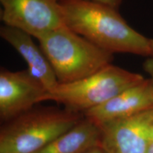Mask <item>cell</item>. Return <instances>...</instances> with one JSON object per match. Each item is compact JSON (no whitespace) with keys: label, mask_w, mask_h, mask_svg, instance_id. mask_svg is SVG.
<instances>
[{"label":"cell","mask_w":153,"mask_h":153,"mask_svg":"<svg viewBox=\"0 0 153 153\" xmlns=\"http://www.w3.org/2000/svg\"><path fill=\"white\" fill-rule=\"evenodd\" d=\"M80 113L54 107L33 108L9 120L0 133V153H34L72 129Z\"/></svg>","instance_id":"3957f363"},{"label":"cell","mask_w":153,"mask_h":153,"mask_svg":"<svg viewBox=\"0 0 153 153\" xmlns=\"http://www.w3.org/2000/svg\"><path fill=\"white\" fill-rule=\"evenodd\" d=\"M0 36L24 58L28 65L27 70L47 91L53 90L59 85L51 63L41 48L34 43L31 36L4 25L0 27Z\"/></svg>","instance_id":"9c48e42d"},{"label":"cell","mask_w":153,"mask_h":153,"mask_svg":"<svg viewBox=\"0 0 153 153\" xmlns=\"http://www.w3.org/2000/svg\"><path fill=\"white\" fill-rule=\"evenodd\" d=\"M98 126L106 153H145L152 140L153 108Z\"/></svg>","instance_id":"8992f818"},{"label":"cell","mask_w":153,"mask_h":153,"mask_svg":"<svg viewBox=\"0 0 153 153\" xmlns=\"http://www.w3.org/2000/svg\"><path fill=\"white\" fill-rule=\"evenodd\" d=\"M59 84L73 82L111 64L114 54L94 45L66 26L38 38Z\"/></svg>","instance_id":"7a4b0ae2"},{"label":"cell","mask_w":153,"mask_h":153,"mask_svg":"<svg viewBox=\"0 0 153 153\" xmlns=\"http://www.w3.org/2000/svg\"><path fill=\"white\" fill-rule=\"evenodd\" d=\"M0 18L4 26L17 28L36 38L65 26L57 0H0Z\"/></svg>","instance_id":"5b68a950"},{"label":"cell","mask_w":153,"mask_h":153,"mask_svg":"<svg viewBox=\"0 0 153 153\" xmlns=\"http://www.w3.org/2000/svg\"><path fill=\"white\" fill-rule=\"evenodd\" d=\"M145 153H153V140L150 141V144L148 145V148L147 149Z\"/></svg>","instance_id":"5bb4252c"},{"label":"cell","mask_w":153,"mask_h":153,"mask_svg":"<svg viewBox=\"0 0 153 153\" xmlns=\"http://www.w3.org/2000/svg\"><path fill=\"white\" fill-rule=\"evenodd\" d=\"M65 25L112 54L150 56V38L128 24L117 9L88 0H61Z\"/></svg>","instance_id":"6da1fadb"},{"label":"cell","mask_w":153,"mask_h":153,"mask_svg":"<svg viewBox=\"0 0 153 153\" xmlns=\"http://www.w3.org/2000/svg\"><path fill=\"white\" fill-rule=\"evenodd\" d=\"M153 108V85L150 78L126 89L83 115L97 125L129 117Z\"/></svg>","instance_id":"ba28073f"},{"label":"cell","mask_w":153,"mask_h":153,"mask_svg":"<svg viewBox=\"0 0 153 153\" xmlns=\"http://www.w3.org/2000/svg\"><path fill=\"white\" fill-rule=\"evenodd\" d=\"M88 1H94L99 4H102L107 5L108 7H112V8L118 9L119 7L123 2V0H88Z\"/></svg>","instance_id":"8fae6325"},{"label":"cell","mask_w":153,"mask_h":153,"mask_svg":"<svg viewBox=\"0 0 153 153\" xmlns=\"http://www.w3.org/2000/svg\"><path fill=\"white\" fill-rule=\"evenodd\" d=\"M47 92L43 85L28 70L0 71V118L4 122L14 119L41 102Z\"/></svg>","instance_id":"52a82bcc"},{"label":"cell","mask_w":153,"mask_h":153,"mask_svg":"<svg viewBox=\"0 0 153 153\" xmlns=\"http://www.w3.org/2000/svg\"><path fill=\"white\" fill-rule=\"evenodd\" d=\"M101 130L84 118L72 129L34 153H86L100 147Z\"/></svg>","instance_id":"30bf717a"},{"label":"cell","mask_w":153,"mask_h":153,"mask_svg":"<svg viewBox=\"0 0 153 153\" xmlns=\"http://www.w3.org/2000/svg\"><path fill=\"white\" fill-rule=\"evenodd\" d=\"M57 1H61V0H57Z\"/></svg>","instance_id":"e0dca14e"},{"label":"cell","mask_w":153,"mask_h":153,"mask_svg":"<svg viewBox=\"0 0 153 153\" xmlns=\"http://www.w3.org/2000/svg\"><path fill=\"white\" fill-rule=\"evenodd\" d=\"M150 56L153 57V38L150 40Z\"/></svg>","instance_id":"9a60e30c"},{"label":"cell","mask_w":153,"mask_h":153,"mask_svg":"<svg viewBox=\"0 0 153 153\" xmlns=\"http://www.w3.org/2000/svg\"><path fill=\"white\" fill-rule=\"evenodd\" d=\"M143 69L150 76V79L153 85V57L148 58L143 63Z\"/></svg>","instance_id":"7c38bea8"},{"label":"cell","mask_w":153,"mask_h":153,"mask_svg":"<svg viewBox=\"0 0 153 153\" xmlns=\"http://www.w3.org/2000/svg\"><path fill=\"white\" fill-rule=\"evenodd\" d=\"M151 140H153V126L152 128V131H151Z\"/></svg>","instance_id":"2e32d148"},{"label":"cell","mask_w":153,"mask_h":153,"mask_svg":"<svg viewBox=\"0 0 153 153\" xmlns=\"http://www.w3.org/2000/svg\"><path fill=\"white\" fill-rule=\"evenodd\" d=\"M86 153H106L103 150L101 147H97V148H95L92 149V150L88 151Z\"/></svg>","instance_id":"4fadbf2b"},{"label":"cell","mask_w":153,"mask_h":153,"mask_svg":"<svg viewBox=\"0 0 153 153\" xmlns=\"http://www.w3.org/2000/svg\"><path fill=\"white\" fill-rule=\"evenodd\" d=\"M145 79L140 74L111 64L82 79L59 84L44 94L42 101H55L69 111L84 114Z\"/></svg>","instance_id":"277c9868"}]
</instances>
